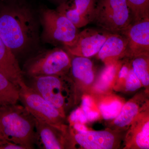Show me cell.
Masks as SVG:
<instances>
[{
  "mask_svg": "<svg viewBox=\"0 0 149 149\" xmlns=\"http://www.w3.org/2000/svg\"><path fill=\"white\" fill-rule=\"evenodd\" d=\"M37 27L31 10L24 6H11L0 15V37L15 55L34 42Z\"/></svg>",
  "mask_w": 149,
  "mask_h": 149,
  "instance_id": "6da1fadb",
  "label": "cell"
},
{
  "mask_svg": "<svg viewBox=\"0 0 149 149\" xmlns=\"http://www.w3.org/2000/svg\"><path fill=\"white\" fill-rule=\"evenodd\" d=\"M0 130L6 141L24 149H33L37 144L35 118L22 105L0 107Z\"/></svg>",
  "mask_w": 149,
  "mask_h": 149,
  "instance_id": "7a4b0ae2",
  "label": "cell"
},
{
  "mask_svg": "<svg viewBox=\"0 0 149 149\" xmlns=\"http://www.w3.org/2000/svg\"><path fill=\"white\" fill-rule=\"evenodd\" d=\"M29 87L56 108L63 116L75 99V85L67 75L30 77Z\"/></svg>",
  "mask_w": 149,
  "mask_h": 149,
  "instance_id": "3957f363",
  "label": "cell"
},
{
  "mask_svg": "<svg viewBox=\"0 0 149 149\" xmlns=\"http://www.w3.org/2000/svg\"><path fill=\"white\" fill-rule=\"evenodd\" d=\"M133 21L126 0H97L93 22L102 29L121 34Z\"/></svg>",
  "mask_w": 149,
  "mask_h": 149,
  "instance_id": "277c9868",
  "label": "cell"
},
{
  "mask_svg": "<svg viewBox=\"0 0 149 149\" xmlns=\"http://www.w3.org/2000/svg\"><path fill=\"white\" fill-rule=\"evenodd\" d=\"M41 22L43 37L48 42L63 45L65 48L72 47L76 42L80 32L78 29L57 10H44Z\"/></svg>",
  "mask_w": 149,
  "mask_h": 149,
  "instance_id": "5b68a950",
  "label": "cell"
},
{
  "mask_svg": "<svg viewBox=\"0 0 149 149\" xmlns=\"http://www.w3.org/2000/svg\"><path fill=\"white\" fill-rule=\"evenodd\" d=\"M19 101L36 119L56 127H66L64 116L35 90L22 80L18 83Z\"/></svg>",
  "mask_w": 149,
  "mask_h": 149,
  "instance_id": "8992f818",
  "label": "cell"
},
{
  "mask_svg": "<svg viewBox=\"0 0 149 149\" xmlns=\"http://www.w3.org/2000/svg\"><path fill=\"white\" fill-rule=\"evenodd\" d=\"M71 58L66 52L55 49L29 60L24 65L29 78L48 75H67L71 67Z\"/></svg>",
  "mask_w": 149,
  "mask_h": 149,
  "instance_id": "52a82bcc",
  "label": "cell"
},
{
  "mask_svg": "<svg viewBox=\"0 0 149 149\" xmlns=\"http://www.w3.org/2000/svg\"><path fill=\"white\" fill-rule=\"evenodd\" d=\"M111 34L102 29L86 28L79 32L73 46L65 48L71 55L91 57L98 54Z\"/></svg>",
  "mask_w": 149,
  "mask_h": 149,
  "instance_id": "ba28073f",
  "label": "cell"
},
{
  "mask_svg": "<svg viewBox=\"0 0 149 149\" xmlns=\"http://www.w3.org/2000/svg\"><path fill=\"white\" fill-rule=\"evenodd\" d=\"M35 120L37 144H41L43 149L71 148L72 140L68 133L66 127H56L36 118Z\"/></svg>",
  "mask_w": 149,
  "mask_h": 149,
  "instance_id": "9c48e42d",
  "label": "cell"
},
{
  "mask_svg": "<svg viewBox=\"0 0 149 149\" xmlns=\"http://www.w3.org/2000/svg\"><path fill=\"white\" fill-rule=\"evenodd\" d=\"M97 0H70L58 5L56 10L77 29L94 21Z\"/></svg>",
  "mask_w": 149,
  "mask_h": 149,
  "instance_id": "30bf717a",
  "label": "cell"
},
{
  "mask_svg": "<svg viewBox=\"0 0 149 149\" xmlns=\"http://www.w3.org/2000/svg\"><path fill=\"white\" fill-rule=\"evenodd\" d=\"M121 35L128 41L127 55H149V18L132 22Z\"/></svg>",
  "mask_w": 149,
  "mask_h": 149,
  "instance_id": "8fae6325",
  "label": "cell"
},
{
  "mask_svg": "<svg viewBox=\"0 0 149 149\" xmlns=\"http://www.w3.org/2000/svg\"><path fill=\"white\" fill-rule=\"evenodd\" d=\"M74 139L80 146L87 149H112L117 142L114 134L107 130L78 132Z\"/></svg>",
  "mask_w": 149,
  "mask_h": 149,
  "instance_id": "7c38bea8",
  "label": "cell"
},
{
  "mask_svg": "<svg viewBox=\"0 0 149 149\" xmlns=\"http://www.w3.org/2000/svg\"><path fill=\"white\" fill-rule=\"evenodd\" d=\"M0 73L18 86L23 79L21 70L15 55L0 37Z\"/></svg>",
  "mask_w": 149,
  "mask_h": 149,
  "instance_id": "4fadbf2b",
  "label": "cell"
},
{
  "mask_svg": "<svg viewBox=\"0 0 149 149\" xmlns=\"http://www.w3.org/2000/svg\"><path fill=\"white\" fill-rule=\"evenodd\" d=\"M127 52L128 41L125 36L111 33L96 56L100 59L107 62L127 55Z\"/></svg>",
  "mask_w": 149,
  "mask_h": 149,
  "instance_id": "5bb4252c",
  "label": "cell"
},
{
  "mask_svg": "<svg viewBox=\"0 0 149 149\" xmlns=\"http://www.w3.org/2000/svg\"><path fill=\"white\" fill-rule=\"evenodd\" d=\"M70 71L72 81L86 85L91 84L95 78L93 63L89 58L73 56Z\"/></svg>",
  "mask_w": 149,
  "mask_h": 149,
  "instance_id": "9a60e30c",
  "label": "cell"
},
{
  "mask_svg": "<svg viewBox=\"0 0 149 149\" xmlns=\"http://www.w3.org/2000/svg\"><path fill=\"white\" fill-rule=\"evenodd\" d=\"M19 101V86L0 73V107L17 104Z\"/></svg>",
  "mask_w": 149,
  "mask_h": 149,
  "instance_id": "2e32d148",
  "label": "cell"
},
{
  "mask_svg": "<svg viewBox=\"0 0 149 149\" xmlns=\"http://www.w3.org/2000/svg\"><path fill=\"white\" fill-rule=\"evenodd\" d=\"M140 108L139 105L134 101L127 102L121 108L117 117L115 118L114 125L118 128L127 127L138 115Z\"/></svg>",
  "mask_w": 149,
  "mask_h": 149,
  "instance_id": "e0dca14e",
  "label": "cell"
},
{
  "mask_svg": "<svg viewBox=\"0 0 149 149\" xmlns=\"http://www.w3.org/2000/svg\"><path fill=\"white\" fill-rule=\"evenodd\" d=\"M131 66L141 84L145 86H148L149 55H142L133 57Z\"/></svg>",
  "mask_w": 149,
  "mask_h": 149,
  "instance_id": "ac0fdd59",
  "label": "cell"
},
{
  "mask_svg": "<svg viewBox=\"0 0 149 149\" xmlns=\"http://www.w3.org/2000/svg\"><path fill=\"white\" fill-rule=\"evenodd\" d=\"M133 16V22L149 18V0H126Z\"/></svg>",
  "mask_w": 149,
  "mask_h": 149,
  "instance_id": "d6986e66",
  "label": "cell"
},
{
  "mask_svg": "<svg viewBox=\"0 0 149 149\" xmlns=\"http://www.w3.org/2000/svg\"><path fill=\"white\" fill-rule=\"evenodd\" d=\"M134 145L142 149L149 148V121L146 120L136 129L133 134Z\"/></svg>",
  "mask_w": 149,
  "mask_h": 149,
  "instance_id": "ffe728a7",
  "label": "cell"
},
{
  "mask_svg": "<svg viewBox=\"0 0 149 149\" xmlns=\"http://www.w3.org/2000/svg\"><path fill=\"white\" fill-rule=\"evenodd\" d=\"M116 67L114 64L110 63L100 75L96 85V88L99 91H103L108 87L116 74Z\"/></svg>",
  "mask_w": 149,
  "mask_h": 149,
  "instance_id": "44dd1931",
  "label": "cell"
},
{
  "mask_svg": "<svg viewBox=\"0 0 149 149\" xmlns=\"http://www.w3.org/2000/svg\"><path fill=\"white\" fill-rule=\"evenodd\" d=\"M122 107L121 102L114 100L108 103L101 104L100 109L104 119L110 120L117 117Z\"/></svg>",
  "mask_w": 149,
  "mask_h": 149,
  "instance_id": "7402d4cb",
  "label": "cell"
},
{
  "mask_svg": "<svg viewBox=\"0 0 149 149\" xmlns=\"http://www.w3.org/2000/svg\"><path fill=\"white\" fill-rule=\"evenodd\" d=\"M125 88L130 92H134L141 87V83L133 72L132 66L129 69L127 77H125Z\"/></svg>",
  "mask_w": 149,
  "mask_h": 149,
  "instance_id": "603a6c76",
  "label": "cell"
},
{
  "mask_svg": "<svg viewBox=\"0 0 149 149\" xmlns=\"http://www.w3.org/2000/svg\"><path fill=\"white\" fill-rule=\"evenodd\" d=\"M70 118L72 122H79L83 124L86 123L88 121L87 118L81 109H77L75 110L71 115Z\"/></svg>",
  "mask_w": 149,
  "mask_h": 149,
  "instance_id": "cb8c5ba5",
  "label": "cell"
},
{
  "mask_svg": "<svg viewBox=\"0 0 149 149\" xmlns=\"http://www.w3.org/2000/svg\"><path fill=\"white\" fill-rule=\"evenodd\" d=\"M92 99L88 96L84 97L82 100V110L84 114L91 110L92 106Z\"/></svg>",
  "mask_w": 149,
  "mask_h": 149,
  "instance_id": "d4e9b609",
  "label": "cell"
},
{
  "mask_svg": "<svg viewBox=\"0 0 149 149\" xmlns=\"http://www.w3.org/2000/svg\"><path fill=\"white\" fill-rule=\"evenodd\" d=\"M0 149H24L19 145L8 141L0 146Z\"/></svg>",
  "mask_w": 149,
  "mask_h": 149,
  "instance_id": "484cf974",
  "label": "cell"
},
{
  "mask_svg": "<svg viewBox=\"0 0 149 149\" xmlns=\"http://www.w3.org/2000/svg\"><path fill=\"white\" fill-rule=\"evenodd\" d=\"M130 67V66H128L127 65H124L121 67L118 72V77L119 79H125L128 75Z\"/></svg>",
  "mask_w": 149,
  "mask_h": 149,
  "instance_id": "4316f807",
  "label": "cell"
},
{
  "mask_svg": "<svg viewBox=\"0 0 149 149\" xmlns=\"http://www.w3.org/2000/svg\"><path fill=\"white\" fill-rule=\"evenodd\" d=\"M88 121H94L97 119L99 117V114L98 113L95 111L90 110L86 114H85Z\"/></svg>",
  "mask_w": 149,
  "mask_h": 149,
  "instance_id": "83f0119b",
  "label": "cell"
},
{
  "mask_svg": "<svg viewBox=\"0 0 149 149\" xmlns=\"http://www.w3.org/2000/svg\"><path fill=\"white\" fill-rule=\"evenodd\" d=\"M74 128L78 132H85L87 131L88 129L85 125L81 123H76L74 124Z\"/></svg>",
  "mask_w": 149,
  "mask_h": 149,
  "instance_id": "f1b7e54d",
  "label": "cell"
},
{
  "mask_svg": "<svg viewBox=\"0 0 149 149\" xmlns=\"http://www.w3.org/2000/svg\"><path fill=\"white\" fill-rule=\"evenodd\" d=\"M7 142H8V141H6L5 139V138H4L2 134L1 133V130H0V146L5 143H6Z\"/></svg>",
  "mask_w": 149,
  "mask_h": 149,
  "instance_id": "f546056e",
  "label": "cell"
},
{
  "mask_svg": "<svg viewBox=\"0 0 149 149\" xmlns=\"http://www.w3.org/2000/svg\"><path fill=\"white\" fill-rule=\"evenodd\" d=\"M52 1L59 5L63 3H66L68 1H70V0H52Z\"/></svg>",
  "mask_w": 149,
  "mask_h": 149,
  "instance_id": "4dcf8cb0",
  "label": "cell"
}]
</instances>
